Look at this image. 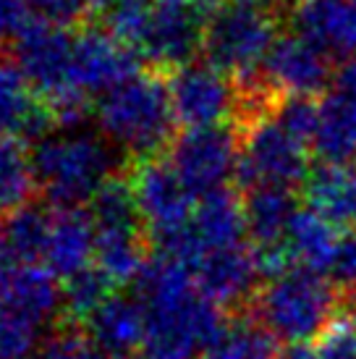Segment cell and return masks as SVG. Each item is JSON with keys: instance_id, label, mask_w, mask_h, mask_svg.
I'll use <instances>...</instances> for the list:
<instances>
[{"instance_id": "6da1fadb", "label": "cell", "mask_w": 356, "mask_h": 359, "mask_svg": "<svg viewBox=\"0 0 356 359\" xmlns=\"http://www.w3.org/2000/svg\"><path fill=\"white\" fill-rule=\"evenodd\" d=\"M139 302L147 315V354L158 359H202L228 320L194 283L191 270L165 255L149 257L137 280Z\"/></svg>"}, {"instance_id": "7a4b0ae2", "label": "cell", "mask_w": 356, "mask_h": 359, "mask_svg": "<svg viewBox=\"0 0 356 359\" xmlns=\"http://www.w3.org/2000/svg\"><path fill=\"white\" fill-rule=\"evenodd\" d=\"M118 150L100 131L60 126L34 144V181L60 210L81 208L110 179H116Z\"/></svg>"}, {"instance_id": "3957f363", "label": "cell", "mask_w": 356, "mask_h": 359, "mask_svg": "<svg viewBox=\"0 0 356 359\" xmlns=\"http://www.w3.org/2000/svg\"><path fill=\"white\" fill-rule=\"evenodd\" d=\"M95 113L100 134L118 152L142 163L155 160L163 147H168L178 123L168 84L158 74L142 71L100 95Z\"/></svg>"}, {"instance_id": "277c9868", "label": "cell", "mask_w": 356, "mask_h": 359, "mask_svg": "<svg viewBox=\"0 0 356 359\" xmlns=\"http://www.w3.org/2000/svg\"><path fill=\"white\" fill-rule=\"evenodd\" d=\"M343 304L346 297L322 273L296 268L259 289L252 318L286 346L309 344L330 328Z\"/></svg>"}, {"instance_id": "5b68a950", "label": "cell", "mask_w": 356, "mask_h": 359, "mask_svg": "<svg viewBox=\"0 0 356 359\" xmlns=\"http://www.w3.org/2000/svg\"><path fill=\"white\" fill-rule=\"evenodd\" d=\"M278 13L273 6L249 0H218L205 34L207 60L231 79L262 74L267 55L278 42Z\"/></svg>"}, {"instance_id": "8992f818", "label": "cell", "mask_w": 356, "mask_h": 359, "mask_svg": "<svg viewBox=\"0 0 356 359\" xmlns=\"http://www.w3.org/2000/svg\"><path fill=\"white\" fill-rule=\"evenodd\" d=\"M76 34L50 24H34L16 45V66L27 76L32 92L45 97V105L60 126H81L89 97L81 95L74 74Z\"/></svg>"}, {"instance_id": "52a82bcc", "label": "cell", "mask_w": 356, "mask_h": 359, "mask_svg": "<svg viewBox=\"0 0 356 359\" xmlns=\"http://www.w3.org/2000/svg\"><path fill=\"white\" fill-rule=\"evenodd\" d=\"M244 236H247L244 200H238L236 191L220 189L197 200L191 215L181 226L152 236V241L160 255L178 259L191 270L205 255L241 244Z\"/></svg>"}, {"instance_id": "ba28073f", "label": "cell", "mask_w": 356, "mask_h": 359, "mask_svg": "<svg viewBox=\"0 0 356 359\" xmlns=\"http://www.w3.org/2000/svg\"><path fill=\"white\" fill-rule=\"evenodd\" d=\"M309 173H312V150L280 129L270 116L241 126L236 184L244 191L262 184L301 189Z\"/></svg>"}, {"instance_id": "9c48e42d", "label": "cell", "mask_w": 356, "mask_h": 359, "mask_svg": "<svg viewBox=\"0 0 356 359\" xmlns=\"http://www.w3.org/2000/svg\"><path fill=\"white\" fill-rule=\"evenodd\" d=\"M238 158H241V129L236 126H205L186 129L170 147L168 163L186 184V189L202 200L207 194L228 189L231 179L236 181Z\"/></svg>"}, {"instance_id": "30bf717a", "label": "cell", "mask_w": 356, "mask_h": 359, "mask_svg": "<svg viewBox=\"0 0 356 359\" xmlns=\"http://www.w3.org/2000/svg\"><path fill=\"white\" fill-rule=\"evenodd\" d=\"M218 0H155L139 53L160 69H184L205 53L210 13Z\"/></svg>"}, {"instance_id": "8fae6325", "label": "cell", "mask_w": 356, "mask_h": 359, "mask_svg": "<svg viewBox=\"0 0 356 359\" xmlns=\"http://www.w3.org/2000/svg\"><path fill=\"white\" fill-rule=\"evenodd\" d=\"M168 90L176 121L186 129L220 126L238 113L236 79L215 69L210 60H194L173 71Z\"/></svg>"}, {"instance_id": "7c38bea8", "label": "cell", "mask_w": 356, "mask_h": 359, "mask_svg": "<svg viewBox=\"0 0 356 359\" xmlns=\"http://www.w3.org/2000/svg\"><path fill=\"white\" fill-rule=\"evenodd\" d=\"M262 76L270 90L280 95L322 97L333 87L336 66L312 42L299 37L296 32L280 34L262 66Z\"/></svg>"}, {"instance_id": "4fadbf2b", "label": "cell", "mask_w": 356, "mask_h": 359, "mask_svg": "<svg viewBox=\"0 0 356 359\" xmlns=\"http://www.w3.org/2000/svg\"><path fill=\"white\" fill-rule=\"evenodd\" d=\"M191 276L197 289L220 309L252 307L265 286L254 247H247L244 241L205 255L191 268Z\"/></svg>"}, {"instance_id": "5bb4252c", "label": "cell", "mask_w": 356, "mask_h": 359, "mask_svg": "<svg viewBox=\"0 0 356 359\" xmlns=\"http://www.w3.org/2000/svg\"><path fill=\"white\" fill-rule=\"evenodd\" d=\"M134 194L142 220L152 236L181 226L191 215L197 197L178 179L168 160H144L134 173Z\"/></svg>"}, {"instance_id": "9a60e30c", "label": "cell", "mask_w": 356, "mask_h": 359, "mask_svg": "<svg viewBox=\"0 0 356 359\" xmlns=\"http://www.w3.org/2000/svg\"><path fill=\"white\" fill-rule=\"evenodd\" d=\"M134 50L121 45L110 32L87 29L74 42V74L81 95H105L137 74Z\"/></svg>"}, {"instance_id": "2e32d148", "label": "cell", "mask_w": 356, "mask_h": 359, "mask_svg": "<svg viewBox=\"0 0 356 359\" xmlns=\"http://www.w3.org/2000/svg\"><path fill=\"white\" fill-rule=\"evenodd\" d=\"M63 307V291L48 268L6 265L0 270V315L29 320L45 328Z\"/></svg>"}, {"instance_id": "e0dca14e", "label": "cell", "mask_w": 356, "mask_h": 359, "mask_svg": "<svg viewBox=\"0 0 356 359\" xmlns=\"http://www.w3.org/2000/svg\"><path fill=\"white\" fill-rule=\"evenodd\" d=\"M288 19L291 32L330 60L343 63L356 55V0H309Z\"/></svg>"}, {"instance_id": "ac0fdd59", "label": "cell", "mask_w": 356, "mask_h": 359, "mask_svg": "<svg viewBox=\"0 0 356 359\" xmlns=\"http://www.w3.org/2000/svg\"><path fill=\"white\" fill-rule=\"evenodd\" d=\"M55 123L45 102L32 100V87L16 60L0 58V137L3 140H45Z\"/></svg>"}, {"instance_id": "d6986e66", "label": "cell", "mask_w": 356, "mask_h": 359, "mask_svg": "<svg viewBox=\"0 0 356 359\" xmlns=\"http://www.w3.org/2000/svg\"><path fill=\"white\" fill-rule=\"evenodd\" d=\"M87 339L105 357H129L147 344V315L139 297L113 294L97 312L87 318Z\"/></svg>"}, {"instance_id": "ffe728a7", "label": "cell", "mask_w": 356, "mask_h": 359, "mask_svg": "<svg viewBox=\"0 0 356 359\" xmlns=\"http://www.w3.org/2000/svg\"><path fill=\"white\" fill-rule=\"evenodd\" d=\"M95 250H97V233L89 212L79 208H66L53 215L42 259L55 278L69 280L81 270L92 268Z\"/></svg>"}, {"instance_id": "44dd1931", "label": "cell", "mask_w": 356, "mask_h": 359, "mask_svg": "<svg viewBox=\"0 0 356 359\" xmlns=\"http://www.w3.org/2000/svg\"><path fill=\"white\" fill-rule=\"evenodd\" d=\"M301 202L338 231L356 229V165H312L301 187Z\"/></svg>"}, {"instance_id": "7402d4cb", "label": "cell", "mask_w": 356, "mask_h": 359, "mask_svg": "<svg viewBox=\"0 0 356 359\" xmlns=\"http://www.w3.org/2000/svg\"><path fill=\"white\" fill-rule=\"evenodd\" d=\"M301 191L278 184H262L247 191L244 197V218L247 236L252 247H267L286 239L288 229L299 215Z\"/></svg>"}, {"instance_id": "603a6c76", "label": "cell", "mask_w": 356, "mask_h": 359, "mask_svg": "<svg viewBox=\"0 0 356 359\" xmlns=\"http://www.w3.org/2000/svg\"><path fill=\"white\" fill-rule=\"evenodd\" d=\"M312 155L325 165H354L356 97L338 90H327L320 97V126L312 142Z\"/></svg>"}, {"instance_id": "cb8c5ba5", "label": "cell", "mask_w": 356, "mask_h": 359, "mask_svg": "<svg viewBox=\"0 0 356 359\" xmlns=\"http://www.w3.org/2000/svg\"><path fill=\"white\" fill-rule=\"evenodd\" d=\"M338 239H341V231L336 226H330L312 210H299V215L294 218L283 241H286L296 268L325 276L333 252L338 247Z\"/></svg>"}, {"instance_id": "d4e9b609", "label": "cell", "mask_w": 356, "mask_h": 359, "mask_svg": "<svg viewBox=\"0 0 356 359\" xmlns=\"http://www.w3.org/2000/svg\"><path fill=\"white\" fill-rule=\"evenodd\" d=\"M89 218L95 233H142V212L137 205L134 187L123 179H110L89 200Z\"/></svg>"}, {"instance_id": "484cf974", "label": "cell", "mask_w": 356, "mask_h": 359, "mask_svg": "<svg viewBox=\"0 0 356 359\" xmlns=\"http://www.w3.org/2000/svg\"><path fill=\"white\" fill-rule=\"evenodd\" d=\"M3 223H6L13 262L32 265L34 259L45 257L50 226H53V215H50L48 210L34 205V202H27L19 210L8 212V218L3 220Z\"/></svg>"}, {"instance_id": "4316f807", "label": "cell", "mask_w": 356, "mask_h": 359, "mask_svg": "<svg viewBox=\"0 0 356 359\" xmlns=\"http://www.w3.org/2000/svg\"><path fill=\"white\" fill-rule=\"evenodd\" d=\"M147 252L142 233H97V265L113 283H131L139 280L142 270L147 268Z\"/></svg>"}, {"instance_id": "83f0119b", "label": "cell", "mask_w": 356, "mask_h": 359, "mask_svg": "<svg viewBox=\"0 0 356 359\" xmlns=\"http://www.w3.org/2000/svg\"><path fill=\"white\" fill-rule=\"evenodd\" d=\"M34 184L32 155L21 150L16 140L0 137V212H13L27 205Z\"/></svg>"}, {"instance_id": "f1b7e54d", "label": "cell", "mask_w": 356, "mask_h": 359, "mask_svg": "<svg viewBox=\"0 0 356 359\" xmlns=\"http://www.w3.org/2000/svg\"><path fill=\"white\" fill-rule=\"evenodd\" d=\"M278 341L257 320H236L202 359H278Z\"/></svg>"}, {"instance_id": "f546056e", "label": "cell", "mask_w": 356, "mask_h": 359, "mask_svg": "<svg viewBox=\"0 0 356 359\" xmlns=\"http://www.w3.org/2000/svg\"><path fill=\"white\" fill-rule=\"evenodd\" d=\"M113 286H116V283H113L97 265H92V268L76 273V276L66 280V286H63V309H66V315L74 320H84V323H87L89 315L97 312V309L113 297Z\"/></svg>"}, {"instance_id": "4dcf8cb0", "label": "cell", "mask_w": 356, "mask_h": 359, "mask_svg": "<svg viewBox=\"0 0 356 359\" xmlns=\"http://www.w3.org/2000/svg\"><path fill=\"white\" fill-rule=\"evenodd\" d=\"M270 118L312 150L317 126H320V100L301 97V95H280L270 110Z\"/></svg>"}, {"instance_id": "1f68e13d", "label": "cell", "mask_w": 356, "mask_h": 359, "mask_svg": "<svg viewBox=\"0 0 356 359\" xmlns=\"http://www.w3.org/2000/svg\"><path fill=\"white\" fill-rule=\"evenodd\" d=\"M152 6H155V0H118L105 13L108 32L121 45L139 50L144 34H147L149 19H152Z\"/></svg>"}, {"instance_id": "d6a6232c", "label": "cell", "mask_w": 356, "mask_h": 359, "mask_svg": "<svg viewBox=\"0 0 356 359\" xmlns=\"http://www.w3.org/2000/svg\"><path fill=\"white\" fill-rule=\"evenodd\" d=\"M325 278L343 297H354L356 294V229L341 231V239H338L333 259L325 270Z\"/></svg>"}, {"instance_id": "836d02e7", "label": "cell", "mask_w": 356, "mask_h": 359, "mask_svg": "<svg viewBox=\"0 0 356 359\" xmlns=\"http://www.w3.org/2000/svg\"><path fill=\"white\" fill-rule=\"evenodd\" d=\"M317 359H356V318L338 315L317 339Z\"/></svg>"}, {"instance_id": "e575fe53", "label": "cell", "mask_w": 356, "mask_h": 359, "mask_svg": "<svg viewBox=\"0 0 356 359\" xmlns=\"http://www.w3.org/2000/svg\"><path fill=\"white\" fill-rule=\"evenodd\" d=\"M34 8L29 0H0V48L19 45V40L34 27Z\"/></svg>"}, {"instance_id": "d590c367", "label": "cell", "mask_w": 356, "mask_h": 359, "mask_svg": "<svg viewBox=\"0 0 356 359\" xmlns=\"http://www.w3.org/2000/svg\"><path fill=\"white\" fill-rule=\"evenodd\" d=\"M34 359H110L84 336L76 333H63L50 339L48 344H42V349L37 351Z\"/></svg>"}, {"instance_id": "8d00e7d4", "label": "cell", "mask_w": 356, "mask_h": 359, "mask_svg": "<svg viewBox=\"0 0 356 359\" xmlns=\"http://www.w3.org/2000/svg\"><path fill=\"white\" fill-rule=\"evenodd\" d=\"M29 3L42 24L60 29H69L71 24L84 19L89 11V0H29Z\"/></svg>"}, {"instance_id": "74e56055", "label": "cell", "mask_w": 356, "mask_h": 359, "mask_svg": "<svg viewBox=\"0 0 356 359\" xmlns=\"http://www.w3.org/2000/svg\"><path fill=\"white\" fill-rule=\"evenodd\" d=\"M330 90H338L343 92V95H348V97H356V55L343 60V63H338Z\"/></svg>"}, {"instance_id": "f35d334b", "label": "cell", "mask_w": 356, "mask_h": 359, "mask_svg": "<svg viewBox=\"0 0 356 359\" xmlns=\"http://www.w3.org/2000/svg\"><path fill=\"white\" fill-rule=\"evenodd\" d=\"M278 359H317L315 346L309 344H288L278 351Z\"/></svg>"}, {"instance_id": "ab89813d", "label": "cell", "mask_w": 356, "mask_h": 359, "mask_svg": "<svg viewBox=\"0 0 356 359\" xmlns=\"http://www.w3.org/2000/svg\"><path fill=\"white\" fill-rule=\"evenodd\" d=\"M6 265H13V255H11L8 233H6V223H0V270Z\"/></svg>"}, {"instance_id": "60d3db41", "label": "cell", "mask_w": 356, "mask_h": 359, "mask_svg": "<svg viewBox=\"0 0 356 359\" xmlns=\"http://www.w3.org/2000/svg\"><path fill=\"white\" fill-rule=\"evenodd\" d=\"M309 0H275V11L280 16H291L294 11H299L301 6H307Z\"/></svg>"}, {"instance_id": "b9f144b4", "label": "cell", "mask_w": 356, "mask_h": 359, "mask_svg": "<svg viewBox=\"0 0 356 359\" xmlns=\"http://www.w3.org/2000/svg\"><path fill=\"white\" fill-rule=\"evenodd\" d=\"M118 0H89V11H105L108 13Z\"/></svg>"}, {"instance_id": "7bdbcfd3", "label": "cell", "mask_w": 356, "mask_h": 359, "mask_svg": "<svg viewBox=\"0 0 356 359\" xmlns=\"http://www.w3.org/2000/svg\"><path fill=\"white\" fill-rule=\"evenodd\" d=\"M249 3H262V6H273L275 8V0H249Z\"/></svg>"}, {"instance_id": "ee69618b", "label": "cell", "mask_w": 356, "mask_h": 359, "mask_svg": "<svg viewBox=\"0 0 356 359\" xmlns=\"http://www.w3.org/2000/svg\"><path fill=\"white\" fill-rule=\"evenodd\" d=\"M139 359H158V357H152V354H144V357H139Z\"/></svg>"}, {"instance_id": "f6af8a7d", "label": "cell", "mask_w": 356, "mask_h": 359, "mask_svg": "<svg viewBox=\"0 0 356 359\" xmlns=\"http://www.w3.org/2000/svg\"><path fill=\"white\" fill-rule=\"evenodd\" d=\"M354 302H356V294H354Z\"/></svg>"}]
</instances>
